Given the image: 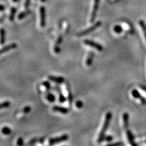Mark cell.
Here are the masks:
<instances>
[{
    "mask_svg": "<svg viewBox=\"0 0 146 146\" xmlns=\"http://www.w3.org/2000/svg\"><path fill=\"white\" fill-rule=\"evenodd\" d=\"M101 25H102V22L101 21H99L96 22L94 25L91 26V27L86 29L85 30H83V31H81V32H79V33H77V36H78V37H82V36L87 35L88 34H90L91 33V32H92L93 31H94V30H95L96 29L99 28V27L101 26Z\"/></svg>",
    "mask_w": 146,
    "mask_h": 146,
    "instance_id": "2",
    "label": "cell"
},
{
    "mask_svg": "<svg viewBox=\"0 0 146 146\" xmlns=\"http://www.w3.org/2000/svg\"><path fill=\"white\" fill-rule=\"evenodd\" d=\"M145 143H146V140H145Z\"/></svg>",
    "mask_w": 146,
    "mask_h": 146,
    "instance_id": "40",
    "label": "cell"
},
{
    "mask_svg": "<svg viewBox=\"0 0 146 146\" xmlns=\"http://www.w3.org/2000/svg\"><path fill=\"white\" fill-rule=\"evenodd\" d=\"M39 139H38L37 138H32V140H30V141H29L27 144H28V145H34V144H35L37 143V142H39Z\"/></svg>",
    "mask_w": 146,
    "mask_h": 146,
    "instance_id": "27",
    "label": "cell"
},
{
    "mask_svg": "<svg viewBox=\"0 0 146 146\" xmlns=\"http://www.w3.org/2000/svg\"><path fill=\"white\" fill-rule=\"evenodd\" d=\"M5 9H6V7H5L3 6V5L0 4V11H1V12L4 11L5 10Z\"/></svg>",
    "mask_w": 146,
    "mask_h": 146,
    "instance_id": "35",
    "label": "cell"
},
{
    "mask_svg": "<svg viewBox=\"0 0 146 146\" xmlns=\"http://www.w3.org/2000/svg\"><path fill=\"white\" fill-rule=\"evenodd\" d=\"M83 43L86 45L90 46L91 47L95 48L96 49H97V50L99 51H102L103 50V46L101 45V44L94 42V41L93 40H88V39H87V40H85L83 41Z\"/></svg>",
    "mask_w": 146,
    "mask_h": 146,
    "instance_id": "4",
    "label": "cell"
},
{
    "mask_svg": "<svg viewBox=\"0 0 146 146\" xmlns=\"http://www.w3.org/2000/svg\"><path fill=\"white\" fill-rule=\"evenodd\" d=\"M40 26L42 27H45L46 26V9L43 6L40 8Z\"/></svg>",
    "mask_w": 146,
    "mask_h": 146,
    "instance_id": "6",
    "label": "cell"
},
{
    "mask_svg": "<svg viewBox=\"0 0 146 146\" xmlns=\"http://www.w3.org/2000/svg\"><path fill=\"white\" fill-rule=\"evenodd\" d=\"M99 3H100V0H94V6L93 8V11L90 18L91 23H93L94 21V20H95L96 17V13H97V12L98 11L99 9Z\"/></svg>",
    "mask_w": 146,
    "mask_h": 146,
    "instance_id": "5",
    "label": "cell"
},
{
    "mask_svg": "<svg viewBox=\"0 0 146 146\" xmlns=\"http://www.w3.org/2000/svg\"><path fill=\"white\" fill-rule=\"evenodd\" d=\"M139 25H140L141 27L142 32H143L144 37H145V40H146V25H145V23H144V21H142V20H140V21H139Z\"/></svg>",
    "mask_w": 146,
    "mask_h": 146,
    "instance_id": "19",
    "label": "cell"
},
{
    "mask_svg": "<svg viewBox=\"0 0 146 146\" xmlns=\"http://www.w3.org/2000/svg\"><path fill=\"white\" fill-rule=\"evenodd\" d=\"M41 1H42V2H44V1H46V0H41Z\"/></svg>",
    "mask_w": 146,
    "mask_h": 146,
    "instance_id": "39",
    "label": "cell"
},
{
    "mask_svg": "<svg viewBox=\"0 0 146 146\" xmlns=\"http://www.w3.org/2000/svg\"><path fill=\"white\" fill-rule=\"evenodd\" d=\"M132 94L134 98L140 99L142 104H146V99L140 93V92L138 90H136V89H134V90L132 91Z\"/></svg>",
    "mask_w": 146,
    "mask_h": 146,
    "instance_id": "7",
    "label": "cell"
},
{
    "mask_svg": "<svg viewBox=\"0 0 146 146\" xmlns=\"http://www.w3.org/2000/svg\"><path fill=\"white\" fill-rule=\"evenodd\" d=\"M1 132L3 135H8L11 133V129L10 128L7 127H4L1 130Z\"/></svg>",
    "mask_w": 146,
    "mask_h": 146,
    "instance_id": "22",
    "label": "cell"
},
{
    "mask_svg": "<svg viewBox=\"0 0 146 146\" xmlns=\"http://www.w3.org/2000/svg\"><path fill=\"white\" fill-rule=\"evenodd\" d=\"M52 110L54 111H56V112H58L62 113V114H67L68 113V110L66 109V108L63 107V106H58L56 105L54 106L52 108Z\"/></svg>",
    "mask_w": 146,
    "mask_h": 146,
    "instance_id": "12",
    "label": "cell"
},
{
    "mask_svg": "<svg viewBox=\"0 0 146 146\" xmlns=\"http://www.w3.org/2000/svg\"><path fill=\"white\" fill-rule=\"evenodd\" d=\"M5 18H6V15H3V17H1V18H0V23H2V22L4 21Z\"/></svg>",
    "mask_w": 146,
    "mask_h": 146,
    "instance_id": "37",
    "label": "cell"
},
{
    "mask_svg": "<svg viewBox=\"0 0 146 146\" xmlns=\"http://www.w3.org/2000/svg\"><path fill=\"white\" fill-rule=\"evenodd\" d=\"M69 138V136L66 134L60 136L56 137V138H53L49 139V145H54V144L60 143V142H64L65 141L68 140Z\"/></svg>",
    "mask_w": 146,
    "mask_h": 146,
    "instance_id": "3",
    "label": "cell"
},
{
    "mask_svg": "<svg viewBox=\"0 0 146 146\" xmlns=\"http://www.w3.org/2000/svg\"><path fill=\"white\" fill-rule=\"evenodd\" d=\"M17 12V8L15 7H12L11 9V13H10V16H9V20L11 21H13V20L15 18V14Z\"/></svg>",
    "mask_w": 146,
    "mask_h": 146,
    "instance_id": "20",
    "label": "cell"
},
{
    "mask_svg": "<svg viewBox=\"0 0 146 146\" xmlns=\"http://www.w3.org/2000/svg\"><path fill=\"white\" fill-rule=\"evenodd\" d=\"M46 99L50 102H54L56 101V96L54 94L51 93L50 91H48L45 95Z\"/></svg>",
    "mask_w": 146,
    "mask_h": 146,
    "instance_id": "17",
    "label": "cell"
},
{
    "mask_svg": "<svg viewBox=\"0 0 146 146\" xmlns=\"http://www.w3.org/2000/svg\"><path fill=\"white\" fill-rule=\"evenodd\" d=\"M123 126L125 130L128 129L129 127V114L128 113L125 112L123 114Z\"/></svg>",
    "mask_w": 146,
    "mask_h": 146,
    "instance_id": "10",
    "label": "cell"
},
{
    "mask_svg": "<svg viewBox=\"0 0 146 146\" xmlns=\"http://www.w3.org/2000/svg\"><path fill=\"white\" fill-rule=\"evenodd\" d=\"M75 105H76L77 108H78V109H81L83 105V104L81 101H77L76 103H75Z\"/></svg>",
    "mask_w": 146,
    "mask_h": 146,
    "instance_id": "28",
    "label": "cell"
},
{
    "mask_svg": "<svg viewBox=\"0 0 146 146\" xmlns=\"http://www.w3.org/2000/svg\"><path fill=\"white\" fill-rule=\"evenodd\" d=\"M11 105V103L9 101H5V102L0 103V109H6L8 108L9 106Z\"/></svg>",
    "mask_w": 146,
    "mask_h": 146,
    "instance_id": "23",
    "label": "cell"
},
{
    "mask_svg": "<svg viewBox=\"0 0 146 146\" xmlns=\"http://www.w3.org/2000/svg\"><path fill=\"white\" fill-rule=\"evenodd\" d=\"M140 88L144 91L146 92V86L145 85H141L140 86Z\"/></svg>",
    "mask_w": 146,
    "mask_h": 146,
    "instance_id": "36",
    "label": "cell"
},
{
    "mask_svg": "<svg viewBox=\"0 0 146 146\" xmlns=\"http://www.w3.org/2000/svg\"><path fill=\"white\" fill-rule=\"evenodd\" d=\"M44 140H45V138H44V137H43V138H39V142H40V143H43V142H44Z\"/></svg>",
    "mask_w": 146,
    "mask_h": 146,
    "instance_id": "34",
    "label": "cell"
},
{
    "mask_svg": "<svg viewBox=\"0 0 146 146\" xmlns=\"http://www.w3.org/2000/svg\"><path fill=\"white\" fill-rule=\"evenodd\" d=\"M125 131H126V135H127V136L128 140V141H129L130 144L132 145H137V144H136L135 142V140H134V136H133V134H132V132L130 131L129 129L125 130Z\"/></svg>",
    "mask_w": 146,
    "mask_h": 146,
    "instance_id": "13",
    "label": "cell"
},
{
    "mask_svg": "<svg viewBox=\"0 0 146 146\" xmlns=\"http://www.w3.org/2000/svg\"><path fill=\"white\" fill-rule=\"evenodd\" d=\"M30 111H31V107H30V106H25V108H23V109L22 110L21 112L26 114V113H29Z\"/></svg>",
    "mask_w": 146,
    "mask_h": 146,
    "instance_id": "26",
    "label": "cell"
},
{
    "mask_svg": "<svg viewBox=\"0 0 146 146\" xmlns=\"http://www.w3.org/2000/svg\"><path fill=\"white\" fill-rule=\"evenodd\" d=\"M31 13V11L30 10H27L25 12H21L20 14L18 15V19L19 20H21L22 19L25 18V17H26L27 15H29V14H30Z\"/></svg>",
    "mask_w": 146,
    "mask_h": 146,
    "instance_id": "18",
    "label": "cell"
},
{
    "mask_svg": "<svg viewBox=\"0 0 146 146\" xmlns=\"http://www.w3.org/2000/svg\"><path fill=\"white\" fill-rule=\"evenodd\" d=\"M63 42V37L61 35H60L58 36L57 39V41L56 42V44H55L54 46V51L55 52L57 53V54H58L60 52V44H62V43Z\"/></svg>",
    "mask_w": 146,
    "mask_h": 146,
    "instance_id": "9",
    "label": "cell"
},
{
    "mask_svg": "<svg viewBox=\"0 0 146 146\" xmlns=\"http://www.w3.org/2000/svg\"><path fill=\"white\" fill-rule=\"evenodd\" d=\"M17 43H11L9 45H7L4 47H3L1 49H0V55L3 54V53L7 52L9 51L12 50V49H14L15 48H17Z\"/></svg>",
    "mask_w": 146,
    "mask_h": 146,
    "instance_id": "8",
    "label": "cell"
},
{
    "mask_svg": "<svg viewBox=\"0 0 146 146\" xmlns=\"http://www.w3.org/2000/svg\"><path fill=\"white\" fill-rule=\"evenodd\" d=\"M58 95H59V102H60V103H64L65 101H66V97H65V96L62 94V93H61L58 94Z\"/></svg>",
    "mask_w": 146,
    "mask_h": 146,
    "instance_id": "25",
    "label": "cell"
},
{
    "mask_svg": "<svg viewBox=\"0 0 146 146\" xmlns=\"http://www.w3.org/2000/svg\"><path fill=\"white\" fill-rule=\"evenodd\" d=\"M113 140V136H111V135L105 136V139H104V140H105L106 141H107V142L112 141Z\"/></svg>",
    "mask_w": 146,
    "mask_h": 146,
    "instance_id": "29",
    "label": "cell"
},
{
    "mask_svg": "<svg viewBox=\"0 0 146 146\" xmlns=\"http://www.w3.org/2000/svg\"><path fill=\"white\" fill-rule=\"evenodd\" d=\"M66 90L67 91H68V101H69V103L70 105L72 104L73 101V94H72L71 89H70V87L69 83L68 82L66 83Z\"/></svg>",
    "mask_w": 146,
    "mask_h": 146,
    "instance_id": "16",
    "label": "cell"
},
{
    "mask_svg": "<svg viewBox=\"0 0 146 146\" xmlns=\"http://www.w3.org/2000/svg\"><path fill=\"white\" fill-rule=\"evenodd\" d=\"M49 80L51 81L56 82L57 83H63L65 82V79L63 77H58V76H54V75H49L48 77Z\"/></svg>",
    "mask_w": 146,
    "mask_h": 146,
    "instance_id": "11",
    "label": "cell"
},
{
    "mask_svg": "<svg viewBox=\"0 0 146 146\" xmlns=\"http://www.w3.org/2000/svg\"><path fill=\"white\" fill-rule=\"evenodd\" d=\"M54 90H56L58 94H60V93H62V90H61L60 87L58 85H56V86H55V87H54Z\"/></svg>",
    "mask_w": 146,
    "mask_h": 146,
    "instance_id": "30",
    "label": "cell"
},
{
    "mask_svg": "<svg viewBox=\"0 0 146 146\" xmlns=\"http://www.w3.org/2000/svg\"><path fill=\"white\" fill-rule=\"evenodd\" d=\"M12 1H13V2L16 3V2H17V1H18L19 0H12Z\"/></svg>",
    "mask_w": 146,
    "mask_h": 146,
    "instance_id": "38",
    "label": "cell"
},
{
    "mask_svg": "<svg viewBox=\"0 0 146 146\" xmlns=\"http://www.w3.org/2000/svg\"><path fill=\"white\" fill-rule=\"evenodd\" d=\"M113 30L115 33L116 34H121L123 31V28L120 25H116L113 28Z\"/></svg>",
    "mask_w": 146,
    "mask_h": 146,
    "instance_id": "21",
    "label": "cell"
},
{
    "mask_svg": "<svg viewBox=\"0 0 146 146\" xmlns=\"http://www.w3.org/2000/svg\"><path fill=\"white\" fill-rule=\"evenodd\" d=\"M94 57V52L93 51H90L89 52L88 56L87 57V60H86V65L88 66H90L93 64V62Z\"/></svg>",
    "mask_w": 146,
    "mask_h": 146,
    "instance_id": "14",
    "label": "cell"
},
{
    "mask_svg": "<svg viewBox=\"0 0 146 146\" xmlns=\"http://www.w3.org/2000/svg\"><path fill=\"white\" fill-rule=\"evenodd\" d=\"M42 85L46 88V90H47V91H50V90H51V84L49 83V82L44 81V82H43Z\"/></svg>",
    "mask_w": 146,
    "mask_h": 146,
    "instance_id": "24",
    "label": "cell"
},
{
    "mask_svg": "<svg viewBox=\"0 0 146 146\" xmlns=\"http://www.w3.org/2000/svg\"><path fill=\"white\" fill-rule=\"evenodd\" d=\"M122 143L121 142H116V143H113V144H110L108 145H117V146H119L122 145Z\"/></svg>",
    "mask_w": 146,
    "mask_h": 146,
    "instance_id": "33",
    "label": "cell"
},
{
    "mask_svg": "<svg viewBox=\"0 0 146 146\" xmlns=\"http://www.w3.org/2000/svg\"><path fill=\"white\" fill-rule=\"evenodd\" d=\"M30 3V0H26L25 3V7L26 8H28Z\"/></svg>",
    "mask_w": 146,
    "mask_h": 146,
    "instance_id": "32",
    "label": "cell"
},
{
    "mask_svg": "<svg viewBox=\"0 0 146 146\" xmlns=\"http://www.w3.org/2000/svg\"><path fill=\"white\" fill-rule=\"evenodd\" d=\"M17 144L18 145H23V138H18V140H17Z\"/></svg>",
    "mask_w": 146,
    "mask_h": 146,
    "instance_id": "31",
    "label": "cell"
},
{
    "mask_svg": "<svg viewBox=\"0 0 146 146\" xmlns=\"http://www.w3.org/2000/svg\"><path fill=\"white\" fill-rule=\"evenodd\" d=\"M6 43V30L4 28L0 29V44L3 45Z\"/></svg>",
    "mask_w": 146,
    "mask_h": 146,
    "instance_id": "15",
    "label": "cell"
},
{
    "mask_svg": "<svg viewBox=\"0 0 146 146\" xmlns=\"http://www.w3.org/2000/svg\"><path fill=\"white\" fill-rule=\"evenodd\" d=\"M111 118H112V113L111 112H108L105 115V121L104 124H103L102 130H101L98 139H97V142L98 144L101 143L104 141L105 137V133L106 130L109 128Z\"/></svg>",
    "mask_w": 146,
    "mask_h": 146,
    "instance_id": "1",
    "label": "cell"
}]
</instances>
